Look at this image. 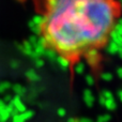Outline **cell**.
Returning <instances> with one entry per match:
<instances>
[{
	"mask_svg": "<svg viewBox=\"0 0 122 122\" xmlns=\"http://www.w3.org/2000/svg\"><path fill=\"white\" fill-rule=\"evenodd\" d=\"M39 30L47 51L70 67L97 70L120 18L118 0H36Z\"/></svg>",
	"mask_w": 122,
	"mask_h": 122,
	"instance_id": "cell-1",
	"label": "cell"
}]
</instances>
